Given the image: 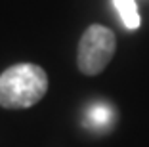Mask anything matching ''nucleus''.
Segmentation results:
<instances>
[{
	"instance_id": "1",
	"label": "nucleus",
	"mask_w": 149,
	"mask_h": 147,
	"mask_svg": "<svg viewBox=\"0 0 149 147\" xmlns=\"http://www.w3.org/2000/svg\"><path fill=\"white\" fill-rule=\"evenodd\" d=\"M48 92V75L36 63L12 65L0 75V107L29 109Z\"/></svg>"
},
{
	"instance_id": "2",
	"label": "nucleus",
	"mask_w": 149,
	"mask_h": 147,
	"mask_svg": "<svg viewBox=\"0 0 149 147\" xmlns=\"http://www.w3.org/2000/svg\"><path fill=\"white\" fill-rule=\"evenodd\" d=\"M115 48H117V40L113 31L103 25H90L80 36L79 52H77V63L80 73L88 77L100 75L113 59Z\"/></svg>"
},
{
	"instance_id": "3",
	"label": "nucleus",
	"mask_w": 149,
	"mask_h": 147,
	"mask_svg": "<svg viewBox=\"0 0 149 147\" xmlns=\"http://www.w3.org/2000/svg\"><path fill=\"white\" fill-rule=\"evenodd\" d=\"M115 121V111L105 103H96L86 111V124L92 128H105L113 124Z\"/></svg>"
},
{
	"instance_id": "4",
	"label": "nucleus",
	"mask_w": 149,
	"mask_h": 147,
	"mask_svg": "<svg viewBox=\"0 0 149 147\" xmlns=\"http://www.w3.org/2000/svg\"><path fill=\"white\" fill-rule=\"evenodd\" d=\"M115 8L118 10L126 29L134 31L140 27V13H138L136 0H115Z\"/></svg>"
}]
</instances>
